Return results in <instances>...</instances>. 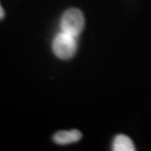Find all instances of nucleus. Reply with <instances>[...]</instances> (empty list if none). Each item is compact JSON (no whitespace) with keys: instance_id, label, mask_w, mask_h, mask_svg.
<instances>
[{"instance_id":"5","label":"nucleus","mask_w":151,"mask_h":151,"mask_svg":"<svg viewBox=\"0 0 151 151\" xmlns=\"http://www.w3.org/2000/svg\"><path fill=\"white\" fill-rule=\"evenodd\" d=\"M5 16V12H4V9H3V7L0 4V20L3 19Z\"/></svg>"},{"instance_id":"3","label":"nucleus","mask_w":151,"mask_h":151,"mask_svg":"<svg viewBox=\"0 0 151 151\" xmlns=\"http://www.w3.org/2000/svg\"><path fill=\"white\" fill-rule=\"evenodd\" d=\"M82 134L79 130L73 129L70 131H60L55 134L53 140L58 145H68L79 141Z\"/></svg>"},{"instance_id":"1","label":"nucleus","mask_w":151,"mask_h":151,"mask_svg":"<svg viewBox=\"0 0 151 151\" xmlns=\"http://www.w3.org/2000/svg\"><path fill=\"white\" fill-rule=\"evenodd\" d=\"M76 37L63 31L55 37L52 43L55 55L62 60H69L73 57L76 51Z\"/></svg>"},{"instance_id":"4","label":"nucleus","mask_w":151,"mask_h":151,"mask_svg":"<svg viewBox=\"0 0 151 151\" xmlns=\"http://www.w3.org/2000/svg\"><path fill=\"white\" fill-rule=\"evenodd\" d=\"M135 146L131 139L124 134L117 135L113 142V150L134 151Z\"/></svg>"},{"instance_id":"2","label":"nucleus","mask_w":151,"mask_h":151,"mask_svg":"<svg viewBox=\"0 0 151 151\" xmlns=\"http://www.w3.org/2000/svg\"><path fill=\"white\" fill-rule=\"evenodd\" d=\"M85 25L83 14L78 9H70L63 14L60 20L61 31L77 37Z\"/></svg>"}]
</instances>
